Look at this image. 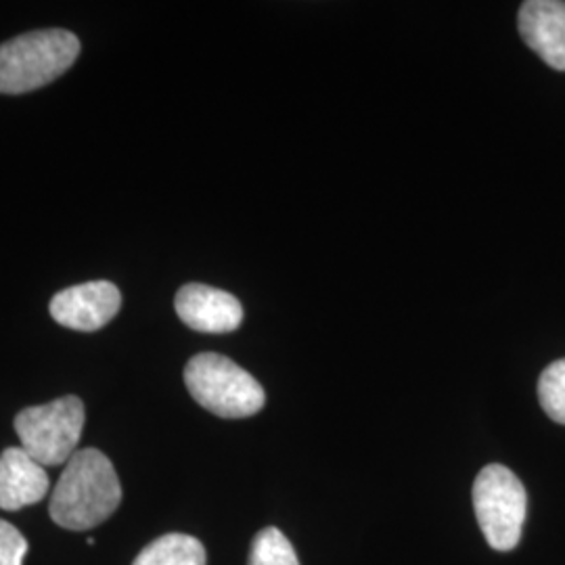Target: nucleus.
I'll list each match as a JSON object with an SVG mask.
<instances>
[{
    "instance_id": "nucleus-1",
    "label": "nucleus",
    "mask_w": 565,
    "mask_h": 565,
    "mask_svg": "<svg viewBox=\"0 0 565 565\" xmlns=\"http://www.w3.org/2000/svg\"><path fill=\"white\" fill-rule=\"evenodd\" d=\"M120 503V480L111 461L97 448H82L65 463L49 511L55 524L81 532L109 520Z\"/></svg>"
},
{
    "instance_id": "nucleus-2",
    "label": "nucleus",
    "mask_w": 565,
    "mask_h": 565,
    "mask_svg": "<svg viewBox=\"0 0 565 565\" xmlns=\"http://www.w3.org/2000/svg\"><path fill=\"white\" fill-rule=\"evenodd\" d=\"M81 55L70 30H36L0 44V93L23 95L63 76Z\"/></svg>"
},
{
    "instance_id": "nucleus-3",
    "label": "nucleus",
    "mask_w": 565,
    "mask_h": 565,
    "mask_svg": "<svg viewBox=\"0 0 565 565\" xmlns=\"http://www.w3.org/2000/svg\"><path fill=\"white\" fill-rule=\"evenodd\" d=\"M184 384L193 401L223 419H245L263 411V385L223 354L203 352L184 366Z\"/></svg>"
},
{
    "instance_id": "nucleus-4",
    "label": "nucleus",
    "mask_w": 565,
    "mask_h": 565,
    "mask_svg": "<svg viewBox=\"0 0 565 565\" xmlns=\"http://www.w3.org/2000/svg\"><path fill=\"white\" fill-rule=\"evenodd\" d=\"M84 404L78 396H63L53 403L23 408L15 417L21 448L42 467L67 463L81 445Z\"/></svg>"
},
{
    "instance_id": "nucleus-5",
    "label": "nucleus",
    "mask_w": 565,
    "mask_h": 565,
    "mask_svg": "<svg viewBox=\"0 0 565 565\" xmlns=\"http://www.w3.org/2000/svg\"><path fill=\"white\" fill-rule=\"evenodd\" d=\"M473 507L486 543L494 551H513L522 539L527 507L522 480L505 465H486L473 484Z\"/></svg>"
},
{
    "instance_id": "nucleus-6",
    "label": "nucleus",
    "mask_w": 565,
    "mask_h": 565,
    "mask_svg": "<svg viewBox=\"0 0 565 565\" xmlns=\"http://www.w3.org/2000/svg\"><path fill=\"white\" fill-rule=\"evenodd\" d=\"M120 289L109 281L74 285L51 300V315L57 323L74 331H97L120 312Z\"/></svg>"
},
{
    "instance_id": "nucleus-7",
    "label": "nucleus",
    "mask_w": 565,
    "mask_h": 565,
    "mask_svg": "<svg viewBox=\"0 0 565 565\" xmlns=\"http://www.w3.org/2000/svg\"><path fill=\"white\" fill-rule=\"evenodd\" d=\"M177 315L182 323L202 333H231L243 321V306L233 294L189 282L177 294Z\"/></svg>"
},
{
    "instance_id": "nucleus-8",
    "label": "nucleus",
    "mask_w": 565,
    "mask_h": 565,
    "mask_svg": "<svg viewBox=\"0 0 565 565\" xmlns=\"http://www.w3.org/2000/svg\"><path fill=\"white\" fill-rule=\"evenodd\" d=\"M522 41L557 72H565V2L527 0L520 7Z\"/></svg>"
},
{
    "instance_id": "nucleus-9",
    "label": "nucleus",
    "mask_w": 565,
    "mask_h": 565,
    "mask_svg": "<svg viewBox=\"0 0 565 565\" xmlns=\"http://www.w3.org/2000/svg\"><path fill=\"white\" fill-rule=\"evenodd\" d=\"M49 473L21 446L0 455V509L20 511L36 505L49 492Z\"/></svg>"
},
{
    "instance_id": "nucleus-10",
    "label": "nucleus",
    "mask_w": 565,
    "mask_h": 565,
    "mask_svg": "<svg viewBox=\"0 0 565 565\" xmlns=\"http://www.w3.org/2000/svg\"><path fill=\"white\" fill-rule=\"evenodd\" d=\"M132 565H205V548L195 536L174 532L145 546Z\"/></svg>"
},
{
    "instance_id": "nucleus-11",
    "label": "nucleus",
    "mask_w": 565,
    "mask_h": 565,
    "mask_svg": "<svg viewBox=\"0 0 565 565\" xmlns=\"http://www.w3.org/2000/svg\"><path fill=\"white\" fill-rule=\"evenodd\" d=\"M247 565H300V559L281 530L264 527L252 543Z\"/></svg>"
},
{
    "instance_id": "nucleus-12",
    "label": "nucleus",
    "mask_w": 565,
    "mask_h": 565,
    "mask_svg": "<svg viewBox=\"0 0 565 565\" xmlns=\"http://www.w3.org/2000/svg\"><path fill=\"white\" fill-rule=\"evenodd\" d=\"M539 401L555 424L565 425V359L548 364L541 373Z\"/></svg>"
},
{
    "instance_id": "nucleus-13",
    "label": "nucleus",
    "mask_w": 565,
    "mask_h": 565,
    "mask_svg": "<svg viewBox=\"0 0 565 565\" xmlns=\"http://www.w3.org/2000/svg\"><path fill=\"white\" fill-rule=\"evenodd\" d=\"M28 541L15 525L0 520V565H23Z\"/></svg>"
}]
</instances>
